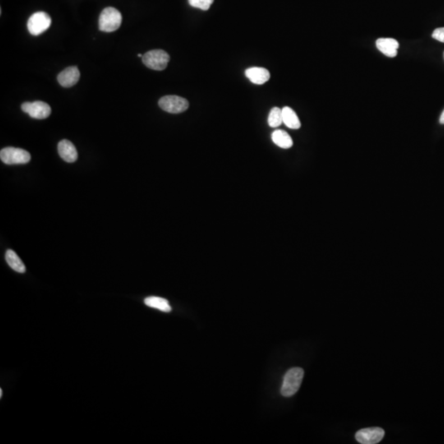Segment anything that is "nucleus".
Instances as JSON below:
<instances>
[{"mask_svg":"<svg viewBox=\"0 0 444 444\" xmlns=\"http://www.w3.org/2000/svg\"><path fill=\"white\" fill-rule=\"evenodd\" d=\"M159 106L164 111L171 114H180L189 109L186 99L178 96H165L159 101Z\"/></svg>","mask_w":444,"mask_h":444,"instance_id":"nucleus-6","label":"nucleus"},{"mask_svg":"<svg viewBox=\"0 0 444 444\" xmlns=\"http://www.w3.org/2000/svg\"><path fill=\"white\" fill-rule=\"evenodd\" d=\"M272 139L276 146L283 149H289L293 146L292 138L284 130L278 129L274 131L272 134Z\"/></svg>","mask_w":444,"mask_h":444,"instance_id":"nucleus-14","label":"nucleus"},{"mask_svg":"<svg viewBox=\"0 0 444 444\" xmlns=\"http://www.w3.org/2000/svg\"><path fill=\"white\" fill-rule=\"evenodd\" d=\"M170 61V56L162 50H152L143 56V62L148 69L162 71Z\"/></svg>","mask_w":444,"mask_h":444,"instance_id":"nucleus-3","label":"nucleus"},{"mask_svg":"<svg viewBox=\"0 0 444 444\" xmlns=\"http://www.w3.org/2000/svg\"><path fill=\"white\" fill-rule=\"evenodd\" d=\"M268 125L272 128H277L283 123L282 110L278 107H274L271 110L268 116Z\"/></svg>","mask_w":444,"mask_h":444,"instance_id":"nucleus-17","label":"nucleus"},{"mask_svg":"<svg viewBox=\"0 0 444 444\" xmlns=\"http://www.w3.org/2000/svg\"><path fill=\"white\" fill-rule=\"evenodd\" d=\"M58 152L60 157L69 163H73L78 160V152L76 148L70 141H60L58 144Z\"/></svg>","mask_w":444,"mask_h":444,"instance_id":"nucleus-11","label":"nucleus"},{"mask_svg":"<svg viewBox=\"0 0 444 444\" xmlns=\"http://www.w3.org/2000/svg\"><path fill=\"white\" fill-rule=\"evenodd\" d=\"M245 76L251 83L257 85H262L270 79V73L264 68L253 67L246 69Z\"/></svg>","mask_w":444,"mask_h":444,"instance_id":"nucleus-12","label":"nucleus"},{"mask_svg":"<svg viewBox=\"0 0 444 444\" xmlns=\"http://www.w3.org/2000/svg\"><path fill=\"white\" fill-rule=\"evenodd\" d=\"M2 395H3V391H2V389H1V390H0V397H2Z\"/></svg>","mask_w":444,"mask_h":444,"instance_id":"nucleus-21","label":"nucleus"},{"mask_svg":"<svg viewBox=\"0 0 444 444\" xmlns=\"http://www.w3.org/2000/svg\"><path fill=\"white\" fill-rule=\"evenodd\" d=\"M214 0H189V4L192 7L197 8L203 11L209 10Z\"/></svg>","mask_w":444,"mask_h":444,"instance_id":"nucleus-18","label":"nucleus"},{"mask_svg":"<svg viewBox=\"0 0 444 444\" xmlns=\"http://www.w3.org/2000/svg\"><path fill=\"white\" fill-rule=\"evenodd\" d=\"M377 50L387 57L394 58L397 56L399 43L393 38H379L376 42Z\"/></svg>","mask_w":444,"mask_h":444,"instance_id":"nucleus-10","label":"nucleus"},{"mask_svg":"<svg viewBox=\"0 0 444 444\" xmlns=\"http://www.w3.org/2000/svg\"><path fill=\"white\" fill-rule=\"evenodd\" d=\"M282 119H283V124H285V126L288 127L289 129H299L301 127V123L299 121L296 113L288 106H285L282 109Z\"/></svg>","mask_w":444,"mask_h":444,"instance_id":"nucleus-13","label":"nucleus"},{"mask_svg":"<svg viewBox=\"0 0 444 444\" xmlns=\"http://www.w3.org/2000/svg\"><path fill=\"white\" fill-rule=\"evenodd\" d=\"M122 23V15L115 8H106L101 14L99 29L105 33H113L120 28Z\"/></svg>","mask_w":444,"mask_h":444,"instance_id":"nucleus-2","label":"nucleus"},{"mask_svg":"<svg viewBox=\"0 0 444 444\" xmlns=\"http://www.w3.org/2000/svg\"><path fill=\"white\" fill-rule=\"evenodd\" d=\"M146 305L151 308H157L162 312L169 313L171 311V307L169 304L168 300L161 298V297L150 296L146 298L144 300Z\"/></svg>","mask_w":444,"mask_h":444,"instance_id":"nucleus-16","label":"nucleus"},{"mask_svg":"<svg viewBox=\"0 0 444 444\" xmlns=\"http://www.w3.org/2000/svg\"><path fill=\"white\" fill-rule=\"evenodd\" d=\"M23 112L37 120H45L51 114V106L44 102H25L22 105Z\"/></svg>","mask_w":444,"mask_h":444,"instance_id":"nucleus-7","label":"nucleus"},{"mask_svg":"<svg viewBox=\"0 0 444 444\" xmlns=\"http://www.w3.org/2000/svg\"><path fill=\"white\" fill-rule=\"evenodd\" d=\"M304 373L303 368L298 367L289 369L284 377L283 383L281 389V395L285 397L295 395L300 387Z\"/></svg>","mask_w":444,"mask_h":444,"instance_id":"nucleus-1","label":"nucleus"},{"mask_svg":"<svg viewBox=\"0 0 444 444\" xmlns=\"http://www.w3.org/2000/svg\"><path fill=\"white\" fill-rule=\"evenodd\" d=\"M58 82L64 88H71L77 84L80 79V72L77 67H69L58 75Z\"/></svg>","mask_w":444,"mask_h":444,"instance_id":"nucleus-9","label":"nucleus"},{"mask_svg":"<svg viewBox=\"0 0 444 444\" xmlns=\"http://www.w3.org/2000/svg\"><path fill=\"white\" fill-rule=\"evenodd\" d=\"M138 56L139 58H141V57L143 58V56H142V55H141V54H138Z\"/></svg>","mask_w":444,"mask_h":444,"instance_id":"nucleus-22","label":"nucleus"},{"mask_svg":"<svg viewBox=\"0 0 444 444\" xmlns=\"http://www.w3.org/2000/svg\"><path fill=\"white\" fill-rule=\"evenodd\" d=\"M439 122L441 125H444V111H442V115L440 116Z\"/></svg>","mask_w":444,"mask_h":444,"instance_id":"nucleus-20","label":"nucleus"},{"mask_svg":"<svg viewBox=\"0 0 444 444\" xmlns=\"http://www.w3.org/2000/svg\"><path fill=\"white\" fill-rule=\"evenodd\" d=\"M384 434V430L379 427L365 428L355 433V438L359 443L376 444L382 441Z\"/></svg>","mask_w":444,"mask_h":444,"instance_id":"nucleus-8","label":"nucleus"},{"mask_svg":"<svg viewBox=\"0 0 444 444\" xmlns=\"http://www.w3.org/2000/svg\"><path fill=\"white\" fill-rule=\"evenodd\" d=\"M0 158L6 165H21L31 161V155L26 150L10 147L1 150Z\"/></svg>","mask_w":444,"mask_h":444,"instance_id":"nucleus-4","label":"nucleus"},{"mask_svg":"<svg viewBox=\"0 0 444 444\" xmlns=\"http://www.w3.org/2000/svg\"><path fill=\"white\" fill-rule=\"evenodd\" d=\"M5 259L12 269L19 272V273H24L26 272L25 265L21 260V258H19V255L14 250L9 249L6 252Z\"/></svg>","mask_w":444,"mask_h":444,"instance_id":"nucleus-15","label":"nucleus"},{"mask_svg":"<svg viewBox=\"0 0 444 444\" xmlns=\"http://www.w3.org/2000/svg\"><path fill=\"white\" fill-rule=\"evenodd\" d=\"M432 37L438 42L444 43V28H439L433 31Z\"/></svg>","mask_w":444,"mask_h":444,"instance_id":"nucleus-19","label":"nucleus"},{"mask_svg":"<svg viewBox=\"0 0 444 444\" xmlns=\"http://www.w3.org/2000/svg\"><path fill=\"white\" fill-rule=\"evenodd\" d=\"M51 25V17L44 12H37L30 17L28 20V28L31 34L37 37L48 30Z\"/></svg>","mask_w":444,"mask_h":444,"instance_id":"nucleus-5","label":"nucleus"}]
</instances>
